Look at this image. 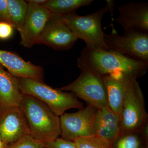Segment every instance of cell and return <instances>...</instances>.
<instances>
[{"mask_svg": "<svg viewBox=\"0 0 148 148\" xmlns=\"http://www.w3.org/2000/svg\"><path fill=\"white\" fill-rule=\"evenodd\" d=\"M30 135L43 143L52 141L61 135L60 117L48 106L34 97L23 94L19 105Z\"/></svg>", "mask_w": 148, "mask_h": 148, "instance_id": "7a4b0ae2", "label": "cell"}, {"mask_svg": "<svg viewBox=\"0 0 148 148\" xmlns=\"http://www.w3.org/2000/svg\"><path fill=\"white\" fill-rule=\"evenodd\" d=\"M101 77L122 74L137 79L147 73L148 61L132 59L114 51L86 47L77 59Z\"/></svg>", "mask_w": 148, "mask_h": 148, "instance_id": "6da1fadb", "label": "cell"}, {"mask_svg": "<svg viewBox=\"0 0 148 148\" xmlns=\"http://www.w3.org/2000/svg\"><path fill=\"white\" fill-rule=\"evenodd\" d=\"M119 15L115 21L124 31L148 34V3L147 2L128 3L119 6Z\"/></svg>", "mask_w": 148, "mask_h": 148, "instance_id": "7c38bea8", "label": "cell"}, {"mask_svg": "<svg viewBox=\"0 0 148 148\" xmlns=\"http://www.w3.org/2000/svg\"><path fill=\"white\" fill-rule=\"evenodd\" d=\"M98 109L90 105L73 113H65L60 117L62 139L73 141L77 138L94 135L93 125Z\"/></svg>", "mask_w": 148, "mask_h": 148, "instance_id": "ba28073f", "label": "cell"}, {"mask_svg": "<svg viewBox=\"0 0 148 148\" xmlns=\"http://www.w3.org/2000/svg\"><path fill=\"white\" fill-rule=\"evenodd\" d=\"M47 148H78L73 141H69L58 138L52 141L45 143Z\"/></svg>", "mask_w": 148, "mask_h": 148, "instance_id": "7402d4cb", "label": "cell"}, {"mask_svg": "<svg viewBox=\"0 0 148 148\" xmlns=\"http://www.w3.org/2000/svg\"><path fill=\"white\" fill-rule=\"evenodd\" d=\"M28 135L29 127L19 107L0 112V138L5 147Z\"/></svg>", "mask_w": 148, "mask_h": 148, "instance_id": "8fae6325", "label": "cell"}, {"mask_svg": "<svg viewBox=\"0 0 148 148\" xmlns=\"http://www.w3.org/2000/svg\"><path fill=\"white\" fill-rule=\"evenodd\" d=\"M5 147V146L4 144H3L1 139L0 138V148H4Z\"/></svg>", "mask_w": 148, "mask_h": 148, "instance_id": "484cf974", "label": "cell"}, {"mask_svg": "<svg viewBox=\"0 0 148 148\" xmlns=\"http://www.w3.org/2000/svg\"><path fill=\"white\" fill-rule=\"evenodd\" d=\"M23 94L32 95L46 104L57 116L70 109H81L83 104L72 93L53 88L44 83L24 78H17Z\"/></svg>", "mask_w": 148, "mask_h": 148, "instance_id": "277c9868", "label": "cell"}, {"mask_svg": "<svg viewBox=\"0 0 148 148\" xmlns=\"http://www.w3.org/2000/svg\"><path fill=\"white\" fill-rule=\"evenodd\" d=\"M27 3V14L18 32L21 38L20 44L29 48L37 44L52 13L42 5Z\"/></svg>", "mask_w": 148, "mask_h": 148, "instance_id": "30bf717a", "label": "cell"}, {"mask_svg": "<svg viewBox=\"0 0 148 148\" xmlns=\"http://www.w3.org/2000/svg\"><path fill=\"white\" fill-rule=\"evenodd\" d=\"M14 27L12 24L6 22H0V39L7 40L13 35Z\"/></svg>", "mask_w": 148, "mask_h": 148, "instance_id": "603a6c76", "label": "cell"}, {"mask_svg": "<svg viewBox=\"0 0 148 148\" xmlns=\"http://www.w3.org/2000/svg\"><path fill=\"white\" fill-rule=\"evenodd\" d=\"M121 132L120 116L108 106L98 109L93 125L94 135L113 143Z\"/></svg>", "mask_w": 148, "mask_h": 148, "instance_id": "5bb4252c", "label": "cell"}, {"mask_svg": "<svg viewBox=\"0 0 148 148\" xmlns=\"http://www.w3.org/2000/svg\"><path fill=\"white\" fill-rule=\"evenodd\" d=\"M73 142L78 148H113L112 143L95 135L77 138Z\"/></svg>", "mask_w": 148, "mask_h": 148, "instance_id": "ffe728a7", "label": "cell"}, {"mask_svg": "<svg viewBox=\"0 0 148 148\" xmlns=\"http://www.w3.org/2000/svg\"><path fill=\"white\" fill-rule=\"evenodd\" d=\"M147 139L141 131H122L113 143V148H144Z\"/></svg>", "mask_w": 148, "mask_h": 148, "instance_id": "ac0fdd59", "label": "cell"}, {"mask_svg": "<svg viewBox=\"0 0 148 148\" xmlns=\"http://www.w3.org/2000/svg\"><path fill=\"white\" fill-rule=\"evenodd\" d=\"M120 117L122 131H141L148 124L144 95L137 79H132L127 86Z\"/></svg>", "mask_w": 148, "mask_h": 148, "instance_id": "8992f818", "label": "cell"}, {"mask_svg": "<svg viewBox=\"0 0 148 148\" xmlns=\"http://www.w3.org/2000/svg\"><path fill=\"white\" fill-rule=\"evenodd\" d=\"M107 1L106 6L85 16H80L75 12L63 16L78 39L84 41L88 47L108 49L104 41L105 33L102 29L101 21L104 14L109 11L112 16L115 2Z\"/></svg>", "mask_w": 148, "mask_h": 148, "instance_id": "3957f363", "label": "cell"}, {"mask_svg": "<svg viewBox=\"0 0 148 148\" xmlns=\"http://www.w3.org/2000/svg\"><path fill=\"white\" fill-rule=\"evenodd\" d=\"M77 40L63 15L52 13L37 44L45 45L56 50H67Z\"/></svg>", "mask_w": 148, "mask_h": 148, "instance_id": "9c48e42d", "label": "cell"}, {"mask_svg": "<svg viewBox=\"0 0 148 148\" xmlns=\"http://www.w3.org/2000/svg\"><path fill=\"white\" fill-rule=\"evenodd\" d=\"M112 32L104 35L107 49L114 51L132 59L148 61V34L136 31H125L120 36L111 24Z\"/></svg>", "mask_w": 148, "mask_h": 148, "instance_id": "52a82bcc", "label": "cell"}, {"mask_svg": "<svg viewBox=\"0 0 148 148\" xmlns=\"http://www.w3.org/2000/svg\"><path fill=\"white\" fill-rule=\"evenodd\" d=\"M93 0H49L42 5L52 13L65 15L75 12L79 8L90 5Z\"/></svg>", "mask_w": 148, "mask_h": 148, "instance_id": "e0dca14e", "label": "cell"}, {"mask_svg": "<svg viewBox=\"0 0 148 148\" xmlns=\"http://www.w3.org/2000/svg\"><path fill=\"white\" fill-rule=\"evenodd\" d=\"M0 64L16 78L30 79L44 83L42 67L25 61L14 52L0 50Z\"/></svg>", "mask_w": 148, "mask_h": 148, "instance_id": "4fadbf2b", "label": "cell"}, {"mask_svg": "<svg viewBox=\"0 0 148 148\" xmlns=\"http://www.w3.org/2000/svg\"><path fill=\"white\" fill-rule=\"evenodd\" d=\"M23 95L17 78L6 71L0 64V112L19 107Z\"/></svg>", "mask_w": 148, "mask_h": 148, "instance_id": "2e32d148", "label": "cell"}, {"mask_svg": "<svg viewBox=\"0 0 148 148\" xmlns=\"http://www.w3.org/2000/svg\"><path fill=\"white\" fill-rule=\"evenodd\" d=\"M47 0H29L27 1L28 2L34 3L36 4L42 5Z\"/></svg>", "mask_w": 148, "mask_h": 148, "instance_id": "d4e9b609", "label": "cell"}, {"mask_svg": "<svg viewBox=\"0 0 148 148\" xmlns=\"http://www.w3.org/2000/svg\"><path fill=\"white\" fill-rule=\"evenodd\" d=\"M12 25L19 32L21 29L28 8V3L23 0H6Z\"/></svg>", "mask_w": 148, "mask_h": 148, "instance_id": "d6986e66", "label": "cell"}, {"mask_svg": "<svg viewBox=\"0 0 148 148\" xmlns=\"http://www.w3.org/2000/svg\"><path fill=\"white\" fill-rule=\"evenodd\" d=\"M45 143H42L32 138L30 135L23 137L11 145L10 148H44Z\"/></svg>", "mask_w": 148, "mask_h": 148, "instance_id": "44dd1931", "label": "cell"}, {"mask_svg": "<svg viewBox=\"0 0 148 148\" xmlns=\"http://www.w3.org/2000/svg\"><path fill=\"white\" fill-rule=\"evenodd\" d=\"M101 77L107 91L108 106L115 113L120 116L127 86L130 81L135 78L122 74Z\"/></svg>", "mask_w": 148, "mask_h": 148, "instance_id": "9a60e30c", "label": "cell"}, {"mask_svg": "<svg viewBox=\"0 0 148 148\" xmlns=\"http://www.w3.org/2000/svg\"><path fill=\"white\" fill-rule=\"evenodd\" d=\"M6 22L12 24L10 14L6 0H0V22Z\"/></svg>", "mask_w": 148, "mask_h": 148, "instance_id": "cb8c5ba5", "label": "cell"}, {"mask_svg": "<svg viewBox=\"0 0 148 148\" xmlns=\"http://www.w3.org/2000/svg\"><path fill=\"white\" fill-rule=\"evenodd\" d=\"M80 69L79 76L70 84L57 88L62 91H70L96 108L108 106L107 91L102 77L84 65L78 64Z\"/></svg>", "mask_w": 148, "mask_h": 148, "instance_id": "5b68a950", "label": "cell"}]
</instances>
